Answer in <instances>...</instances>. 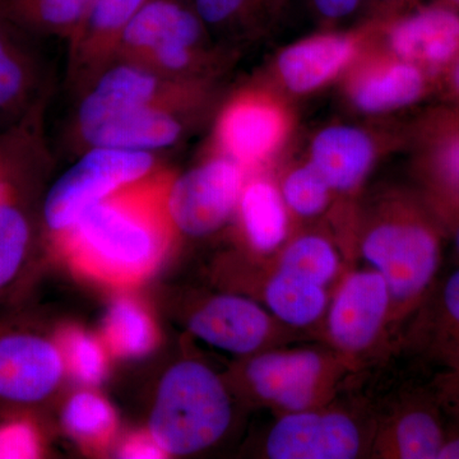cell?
<instances>
[{"label":"cell","mask_w":459,"mask_h":459,"mask_svg":"<svg viewBox=\"0 0 459 459\" xmlns=\"http://www.w3.org/2000/svg\"><path fill=\"white\" fill-rule=\"evenodd\" d=\"M371 40L373 25L355 32L319 33L296 41L277 56L276 80L294 95L316 92L342 78Z\"/></svg>","instance_id":"obj_14"},{"label":"cell","mask_w":459,"mask_h":459,"mask_svg":"<svg viewBox=\"0 0 459 459\" xmlns=\"http://www.w3.org/2000/svg\"><path fill=\"white\" fill-rule=\"evenodd\" d=\"M373 30L377 44L437 81L459 57V11L442 2L376 21Z\"/></svg>","instance_id":"obj_11"},{"label":"cell","mask_w":459,"mask_h":459,"mask_svg":"<svg viewBox=\"0 0 459 459\" xmlns=\"http://www.w3.org/2000/svg\"><path fill=\"white\" fill-rule=\"evenodd\" d=\"M273 320L258 304L246 298L222 295L211 299L193 314L189 329L217 349L250 353L271 336Z\"/></svg>","instance_id":"obj_19"},{"label":"cell","mask_w":459,"mask_h":459,"mask_svg":"<svg viewBox=\"0 0 459 459\" xmlns=\"http://www.w3.org/2000/svg\"><path fill=\"white\" fill-rule=\"evenodd\" d=\"M171 175H147L89 208L59 234L74 268L93 280L128 286L150 276L175 235L169 212Z\"/></svg>","instance_id":"obj_1"},{"label":"cell","mask_w":459,"mask_h":459,"mask_svg":"<svg viewBox=\"0 0 459 459\" xmlns=\"http://www.w3.org/2000/svg\"><path fill=\"white\" fill-rule=\"evenodd\" d=\"M27 36L0 14V117L23 113L38 91V63Z\"/></svg>","instance_id":"obj_23"},{"label":"cell","mask_w":459,"mask_h":459,"mask_svg":"<svg viewBox=\"0 0 459 459\" xmlns=\"http://www.w3.org/2000/svg\"><path fill=\"white\" fill-rule=\"evenodd\" d=\"M413 342L444 373L459 371V268L435 283L420 307Z\"/></svg>","instance_id":"obj_20"},{"label":"cell","mask_w":459,"mask_h":459,"mask_svg":"<svg viewBox=\"0 0 459 459\" xmlns=\"http://www.w3.org/2000/svg\"><path fill=\"white\" fill-rule=\"evenodd\" d=\"M391 322V295L385 279L371 270L350 273L328 309L329 340L343 355L368 351Z\"/></svg>","instance_id":"obj_12"},{"label":"cell","mask_w":459,"mask_h":459,"mask_svg":"<svg viewBox=\"0 0 459 459\" xmlns=\"http://www.w3.org/2000/svg\"><path fill=\"white\" fill-rule=\"evenodd\" d=\"M380 144L377 135L362 126H328L314 135L307 161L325 178L333 195H349L369 177Z\"/></svg>","instance_id":"obj_18"},{"label":"cell","mask_w":459,"mask_h":459,"mask_svg":"<svg viewBox=\"0 0 459 459\" xmlns=\"http://www.w3.org/2000/svg\"><path fill=\"white\" fill-rule=\"evenodd\" d=\"M231 415L221 379L197 361L179 362L160 385L151 437L166 455H193L221 439Z\"/></svg>","instance_id":"obj_3"},{"label":"cell","mask_w":459,"mask_h":459,"mask_svg":"<svg viewBox=\"0 0 459 459\" xmlns=\"http://www.w3.org/2000/svg\"><path fill=\"white\" fill-rule=\"evenodd\" d=\"M90 0H0V14L31 35L71 39Z\"/></svg>","instance_id":"obj_25"},{"label":"cell","mask_w":459,"mask_h":459,"mask_svg":"<svg viewBox=\"0 0 459 459\" xmlns=\"http://www.w3.org/2000/svg\"><path fill=\"white\" fill-rule=\"evenodd\" d=\"M439 2H442L444 4L449 5V7L457 9V11H459V0H439Z\"/></svg>","instance_id":"obj_41"},{"label":"cell","mask_w":459,"mask_h":459,"mask_svg":"<svg viewBox=\"0 0 459 459\" xmlns=\"http://www.w3.org/2000/svg\"><path fill=\"white\" fill-rule=\"evenodd\" d=\"M437 81L443 84L449 98L455 100L459 105V57L440 75Z\"/></svg>","instance_id":"obj_39"},{"label":"cell","mask_w":459,"mask_h":459,"mask_svg":"<svg viewBox=\"0 0 459 459\" xmlns=\"http://www.w3.org/2000/svg\"><path fill=\"white\" fill-rule=\"evenodd\" d=\"M338 361L314 350L272 351L247 364V377L263 401L285 412L316 409L337 377Z\"/></svg>","instance_id":"obj_10"},{"label":"cell","mask_w":459,"mask_h":459,"mask_svg":"<svg viewBox=\"0 0 459 459\" xmlns=\"http://www.w3.org/2000/svg\"><path fill=\"white\" fill-rule=\"evenodd\" d=\"M442 412V404L435 394L410 401L392 421L389 457L437 459L448 437Z\"/></svg>","instance_id":"obj_22"},{"label":"cell","mask_w":459,"mask_h":459,"mask_svg":"<svg viewBox=\"0 0 459 459\" xmlns=\"http://www.w3.org/2000/svg\"><path fill=\"white\" fill-rule=\"evenodd\" d=\"M40 443L31 425L11 422L0 427V458H36Z\"/></svg>","instance_id":"obj_33"},{"label":"cell","mask_w":459,"mask_h":459,"mask_svg":"<svg viewBox=\"0 0 459 459\" xmlns=\"http://www.w3.org/2000/svg\"><path fill=\"white\" fill-rule=\"evenodd\" d=\"M435 77L373 40L342 75L347 104L365 115H385L412 107L428 95Z\"/></svg>","instance_id":"obj_9"},{"label":"cell","mask_w":459,"mask_h":459,"mask_svg":"<svg viewBox=\"0 0 459 459\" xmlns=\"http://www.w3.org/2000/svg\"><path fill=\"white\" fill-rule=\"evenodd\" d=\"M416 177L433 212L459 205V110L431 114L416 129Z\"/></svg>","instance_id":"obj_16"},{"label":"cell","mask_w":459,"mask_h":459,"mask_svg":"<svg viewBox=\"0 0 459 459\" xmlns=\"http://www.w3.org/2000/svg\"><path fill=\"white\" fill-rule=\"evenodd\" d=\"M65 364L74 377L86 385H98L107 371V359L101 344L81 331L65 332L62 337Z\"/></svg>","instance_id":"obj_31"},{"label":"cell","mask_w":459,"mask_h":459,"mask_svg":"<svg viewBox=\"0 0 459 459\" xmlns=\"http://www.w3.org/2000/svg\"><path fill=\"white\" fill-rule=\"evenodd\" d=\"M148 0H90L69 39V69L77 82L92 84L117 62L126 26Z\"/></svg>","instance_id":"obj_17"},{"label":"cell","mask_w":459,"mask_h":459,"mask_svg":"<svg viewBox=\"0 0 459 459\" xmlns=\"http://www.w3.org/2000/svg\"><path fill=\"white\" fill-rule=\"evenodd\" d=\"M292 128L294 115L279 92L247 87L235 93L217 117L214 146L247 172H255L279 155Z\"/></svg>","instance_id":"obj_6"},{"label":"cell","mask_w":459,"mask_h":459,"mask_svg":"<svg viewBox=\"0 0 459 459\" xmlns=\"http://www.w3.org/2000/svg\"><path fill=\"white\" fill-rule=\"evenodd\" d=\"M166 453L152 437L137 435L133 437L120 449L119 457L132 459L162 458Z\"/></svg>","instance_id":"obj_36"},{"label":"cell","mask_w":459,"mask_h":459,"mask_svg":"<svg viewBox=\"0 0 459 459\" xmlns=\"http://www.w3.org/2000/svg\"><path fill=\"white\" fill-rule=\"evenodd\" d=\"M272 0H193L204 26H231L255 17L261 9L267 8Z\"/></svg>","instance_id":"obj_32"},{"label":"cell","mask_w":459,"mask_h":459,"mask_svg":"<svg viewBox=\"0 0 459 459\" xmlns=\"http://www.w3.org/2000/svg\"><path fill=\"white\" fill-rule=\"evenodd\" d=\"M241 226L256 252L271 253L287 240L290 212L280 186L265 177L246 180L238 207Z\"/></svg>","instance_id":"obj_21"},{"label":"cell","mask_w":459,"mask_h":459,"mask_svg":"<svg viewBox=\"0 0 459 459\" xmlns=\"http://www.w3.org/2000/svg\"><path fill=\"white\" fill-rule=\"evenodd\" d=\"M434 394L442 404L444 412L459 422V371L442 373L435 382Z\"/></svg>","instance_id":"obj_34"},{"label":"cell","mask_w":459,"mask_h":459,"mask_svg":"<svg viewBox=\"0 0 459 459\" xmlns=\"http://www.w3.org/2000/svg\"><path fill=\"white\" fill-rule=\"evenodd\" d=\"M361 448L358 421L341 411L316 409L286 413L265 442L272 459H352Z\"/></svg>","instance_id":"obj_13"},{"label":"cell","mask_w":459,"mask_h":459,"mask_svg":"<svg viewBox=\"0 0 459 459\" xmlns=\"http://www.w3.org/2000/svg\"><path fill=\"white\" fill-rule=\"evenodd\" d=\"M416 0H365L374 21H385L415 7Z\"/></svg>","instance_id":"obj_37"},{"label":"cell","mask_w":459,"mask_h":459,"mask_svg":"<svg viewBox=\"0 0 459 459\" xmlns=\"http://www.w3.org/2000/svg\"><path fill=\"white\" fill-rule=\"evenodd\" d=\"M26 214L12 201L9 186L0 190V290L16 277L30 246Z\"/></svg>","instance_id":"obj_28"},{"label":"cell","mask_w":459,"mask_h":459,"mask_svg":"<svg viewBox=\"0 0 459 459\" xmlns=\"http://www.w3.org/2000/svg\"><path fill=\"white\" fill-rule=\"evenodd\" d=\"M320 18L328 22H336L352 16L364 4L365 0H309Z\"/></svg>","instance_id":"obj_35"},{"label":"cell","mask_w":459,"mask_h":459,"mask_svg":"<svg viewBox=\"0 0 459 459\" xmlns=\"http://www.w3.org/2000/svg\"><path fill=\"white\" fill-rule=\"evenodd\" d=\"M265 304L280 322L307 327L322 318L328 305L325 287L277 268L264 290Z\"/></svg>","instance_id":"obj_24"},{"label":"cell","mask_w":459,"mask_h":459,"mask_svg":"<svg viewBox=\"0 0 459 459\" xmlns=\"http://www.w3.org/2000/svg\"><path fill=\"white\" fill-rule=\"evenodd\" d=\"M204 23L183 0H148L120 40L117 62L178 80L204 81Z\"/></svg>","instance_id":"obj_5"},{"label":"cell","mask_w":459,"mask_h":459,"mask_svg":"<svg viewBox=\"0 0 459 459\" xmlns=\"http://www.w3.org/2000/svg\"><path fill=\"white\" fill-rule=\"evenodd\" d=\"M3 184H4V181H3L2 178H0V189H2Z\"/></svg>","instance_id":"obj_42"},{"label":"cell","mask_w":459,"mask_h":459,"mask_svg":"<svg viewBox=\"0 0 459 459\" xmlns=\"http://www.w3.org/2000/svg\"><path fill=\"white\" fill-rule=\"evenodd\" d=\"M280 190L289 212L303 219L325 212L333 198L327 181L309 161L290 169L281 181Z\"/></svg>","instance_id":"obj_29"},{"label":"cell","mask_w":459,"mask_h":459,"mask_svg":"<svg viewBox=\"0 0 459 459\" xmlns=\"http://www.w3.org/2000/svg\"><path fill=\"white\" fill-rule=\"evenodd\" d=\"M277 268L327 287L336 277L340 259L336 247L327 238L304 234L287 244L281 253Z\"/></svg>","instance_id":"obj_27"},{"label":"cell","mask_w":459,"mask_h":459,"mask_svg":"<svg viewBox=\"0 0 459 459\" xmlns=\"http://www.w3.org/2000/svg\"><path fill=\"white\" fill-rule=\"evenodd\" d=\"M444 238L421 195L389 190L362 216L361 255L388 286L391 323L418 313L427 300L437 282Z\"/></svg>","instance_id":"obj_2"},{"label":"cell","mask_w":459,"mask_h":459,"mask_svg":"<svg viewBox=\"0 0 459 459\" xmlns=\"http://www.w3.org/2000/svg\"><path fill=\"white\" fill-rule=\"evenodd\" d=\"M455 424V429L448 430V437L437 459H459V422Z\"/></svg>","instance_id":"obj_40"},{"label":"cell","mask_w":459,"mask_h":459,"mask_svg":"<svg viewBox=\"0 0 459 459\" xmlns=\"http://www.w3.org/2000/svg\"><path fill=\"white\" fill-rule=\"evenodd\" d=\"M102 334L111 352L123 358H137L155 343L152 320L132 300L120 299L111 305L102 323Z\"/></svg>","instance_id":"obj_26"},{"label":"cell","mask_w":459,"mask_h":459,"mask_svg":"<svg viewBox=\"0 0 459 459\" xmlns=\"http://www.w3.org/2000/svg\"><path fill=\"white\" fill-rule=\"evenodd\" d=\"M247 172L217 152L204 164L172 179L169 212L175 226L192 237L212 234L237 210Z\"/></svg>","instance_id":"obj_8"},{"label":"cell","mask_w":459,"mask_h":459,"mask_svg":"<svg viewBox=\"0 0 459 459\" xmlns=\"http://www.w3.org/2000/svg\"><path fill=\"white\" fill-rule=\"evenodd\" d=\"M153 168L155 159L151 152L91 147L48 193L44 204L48 229L56 235L62 234L89 208L123 186L143 179Z\"/></svg>","instance_id":"obj_7"},{"label":"cell","mask_w":459,"mask_h":459,"mask_svg":"<svg viewBox=\"0 0 459 459\" xmlns=\"http://www.w3.org/2000/svg\"><path fill=\"white\" fill-rule=\"evenodd\" d=\"M65 369L62 351L45 338L29 333L0 336L3 403H40L54 394Z\"/></svg>","instance_id":"obj_15"},{"label":"cell","mask_w":459,"mask_h":459,"mask_svg":"<svg viewBox=\"0 0 459 459\" xmlns=\"http://www.w3.org/2000/svg\"><path fill=\"white\" fill-rule=\"evenodd\" d=\"M63 421L65 428L90 446H104L115 429V413L104 398L82 392L66 403Z\"/></svg>","instance_id":"obj_30"},{"label":"cell","mask_w":459,"mask_h":459,"mask_svg":"<svg viewBox=\"0 0 459 459\" xmlns=\"http://www.w3.org/2000/svg\"><path fill=\"white\" fill-rule=\"evenodd\" d=\"M192 113L138 86H92L77 114V128L90 147L151 152L172 146Z\"/></svg>","instance_id":"obj_4"},{"label":"cell","mask_w":459,"mask_h":459,"mask_svg":"<svg viewBox=\"0 0 459 459\" xmlns=\"http://www.w3.org/2000/svg\"><path fill=\"white\" fill-rule=\"evenodd\" d=\"M434 214L442 225L446 237L451 238L459 258V205L440 211V212H434Z\"/></svg>","instance_id":"obj_38"}]
</instances>
